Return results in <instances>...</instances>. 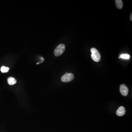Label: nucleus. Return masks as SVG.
Listing matches in <instances>:
<instances>
[{
	"instance_id": "obj_3",
	"label": "nucleus",
	"mask_w": 132,
	"mask_h": 132,
	"mask_svg": "<svg viewBox=\"0 0 132 132\" xmlns=\"http://www.w3.org/2000/svg\"><path fill=\"white\" fill-rule=\"evenodd\" d=\"M74 78V76L72 73H66L62 77L61 80L62 82H69L72 81Z\"/></svg>"
},
{
	"instance_id": "obj_8",
	"label": "nucleus",
	"mask_w": 132,
	"mask_h": 132,
	"mask_svg": "<svg viewBox=\"0 0 132 132\" xmlns=\"http://www.w3.org/2000/svg\"><path fill=\"white\" fill-rule=\"evenodd\" d=\"M10 68L8 67H6V66H2L1 68L0 71L2 73H7L9 71Z\"/></svg>"
},
{
	"instance_id": "obj_7",
	"label": "nucleus",
	"mask_w": 132,
	"mask_h": 132,
	"mask_svg": "<svg viewBox=\"0 0 132 132\" xmlns=\"http://www.w3.org/2000/svg\"><path fill=\"white\" fill-rule=\"evenodd\" d=\"M7 82L10 85H14L16 83L17 80L14 78L13 77H9L7 79Z\"/></svg>"
},
{
	"instance_id": "obj_10",
	"label": "nucleus",
	"mask_w": 132,
	"mask_h": 132,
	"mask_svg": "<svg viewBox=\"0 0 132 132\" xmlns=\"http://www.w3.org/2000/svg\"><path fill=\"white\" fill-rule=\"evenodd\" d=\"M41 59H42V61L41 62H43L44 61H45V59L43 57H42L41 58Z\"/></svg>"
},
{
	"instance_id": "obj_4",
	"label": "nucleus",
	"mask_w": 132,
	"mask_h": 132,
	"mask_svg": "<svg viewBox=\"0 0 132 132\" xmlns=\"http://www.w3.org/2000/svg\"><path fill=\"white\" fill-rule=\"evenodd\" d=\"M120 90L121 94L123 96H127L129 93V89L126 85L124 84H121L120 86Z\"/></svg>"
},
{
	"instance_id": "obj_1",
	"label": "nucleus",
	"mask_w": 132,
	"mask_h": 132,
	"mask_svg": "<svg viewBox=\"0 0 132 132\" xmlns=\"http://www.w3.org/2000/svg\"><path fill=\"white\" fill-rule=\"evenodd\" d=\"M92 54H91V58L94 61L96 62H98L100 61L101 59V56L99 51L95 49V48H91V49Z\"/></svg>"
},
{
	"instance_id": "obj_9",
	"label": "nucleus",
	"mask_w": 132,
	"mask_h": 132,
	"mask_svg": "<svg viewBox=\"0 0 132 132\" xmlns=\"http://www.w3.org/2000/svg\"><path fill=\"white\" fill-rule=\"evenodd\" d=\"M130 55L128 54H122L120 55V58H122L123 59H129L130 58Z\"/></svg>"
},
{
	"instance_id": "obj_5",
	"label": "nucleus",
	"mask_w": 132,
	"mask_h": 132,
	"mask_svg": "<svg viewBox=\"0 0 132 132\" xmlns=\"http://www.w3.org/2000/svg\"><path fill=\"white\" fill-rule=\"evenodd\" d=\"M126 113V109L123 106L120 107L117 110L116 114L119 116H122L125 114Z\"/></svg>"
},
{
	"instance_id": "obj_11",
	"label": "nucleus",
	"mask_w": 132,
	"mask_h": 132,
	"mask_svg": "<svg viewBox=\"0 0 132 132\" xmlns=\"http://www.w3.org/2000/svg\"><path fill=\"white\" fill-rule=\"evenodd\" d=\"M130 20H131V21H132V14H131V16H130Z\"/></svg>"
},
{
	"instance_id": "obj_6",
	"label": "nucleus",
	"mask_w": 132,
	"mask_h": 132,
	"mask_svg": "<svg viewBox=\"0 0 132 132\" xmlns=\"http://www.w3.org/2000/svg\"><path fill=\"white\" fill-rule=\"evenodd\" d=\"M115 4L117 7L118 9H121L123 7V2L122 0H116L115 1Z\"/></svg>"
},
{
	"instance_id": "obj_2",
	"label": "nucleus",
	"mask_w": 132,
	"mask_h": 132,
	"mask_svg": "<svg viewBox=\"0 0 132 132\" xmlns=\"http://www.w3.org/2000/svg\"><path fill=\"white\" fill-rule=\"evenodd\" d=\"M65 50V46L64 44L59 45L55 49L54 53L55 56L58 57L61 55Z\"/></svg>"
}]
</instances>
